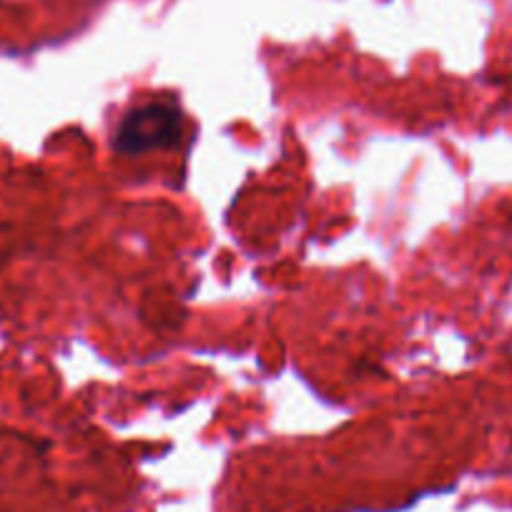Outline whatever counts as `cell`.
<instances>
[{
  "label": "cell",
  "mask_w": 512,
  "mask_h": 512,
  "mask_svg": "<svg viewBox=\"0 0 512 512\" xmlns=\"http://www.w3.org/2000/svg\"><path fill=\"white\" fill-rule=\"evenodd\" d=\"M184 134V113L174 101H146L121 118L113 136V149L121 156L171 149Z\"/></svg>",
  "instance_id": "cell-1"
}]
</instances>
